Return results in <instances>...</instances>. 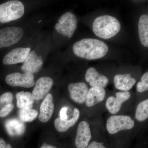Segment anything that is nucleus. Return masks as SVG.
<instances>
[{
    "label": "nucleus",
    "instance_id": "obj_20",
    "mask_svg": "<svg viewBox=\"0 0 148 148\" xmlns=\"http://www.w3.org/2000/svg\"><path fill=\"white\" fill-rule=\"evenodd\" d=\"M16 106L18 108L32 109L35 100L31 92L23 91L18 92L16 94Z\"/></svg>",
    "mask_w": 148,
    "mask_h": 148
},
{
    "label": "nucleus",
    "instance_id": "obj_22",
    "mask_svg": "<svg viewBox=\"0 0 148 148\" xmlns=\"http://www.w3.org/2000/svg\"><path fill=\"white\" fill-rule=\"evenodd\" d=\"M135 118L140 122H143L148 118V99L142 101L136 108Z\"/></svg>",
    "mask_w": 148,
    "mask_h": 148
},
{
    "label": "nucleus",
    "instance_id": "obj_19",
    "mask_svg": "<svg viewBox=\"0 0 148 148\" xmlns=\"http://www.w3.org/2000/svg\"><path fill=\"white\" fill-rule=\"evenodd\" d=\"M139 38L142 45L148 47V16L144 14L140 16L138 22Z\"/></svg>",
    "mask_w": 148,
    "mask_h": 148
},
{
    "label": "nucleus",
    "instance_id": "obj_9",
    "mask_svg": "<svg viewBox=\"0 0 148 148\" xmlns=\"http://www.w3.org/2000/svg\"><path fill=\"white\" fill-rule=\"evenodd\" d=\"M92 138L91 130L89 123L83 121L79 123L77 129L75 139V145L77 148H86L90 143Z\"/></svg>",
    "mask_w": 148,
    "mask_h": 148
},
{
    "label": "nucleus",
    "instance_id": "obj_18",
    "mask_svg": "<svg viewBox=\"0 0 148 148\" xmlns=\"http://www.w3.org/2000/svg\"><path fill=\"white\" fill-rule=\"evenodd\" d=\"M80 116V112L77 108L74 109L73 115L71 119L64 120L60 117L54 121V125L56 129L60 132H66L71 127H73L78 120Z\"/></svg>",
    "mask_w": 148,
    "mask_h": 148
},
{
    "label": "nucleus",
    "instance_id": "obj_17",
    "mask_svg": "<svg viewBox=\"0 0 148 148\" xmlns=\"http://www.w3.org/2000/svg\"><path fill=\"white\" fill-rule=\"evenodd\" d=\"M106 91L102 87H92L88 90L85 103L89 108L98 104L105 99Z\"/></svg>",
    "mask_w": 148,
    "mask_h": 148
},
{
    "label": "nucleus",
    "instance_id": "obj_5",
    "mask_svg": "<svg viewBox=\"0 0 148 148\" xmlns=\"http://www.w3.org/2000/svg\"><path fill=\"white\" fill-rule=\"evenodd\" d=\"M134 125L135 122L131 117L127 115L112 116L108 119L106 122L107 130L110 134L132 129Z\"/></svg>",
    "mask_w": 148,
    "mask_h": 148
},
{
    "label": "nucleus",
    "instance_id": "obj_8",
    "mask_svg": "<svg viewBox=\"0 0 148 148\" xmlns=\"http://www.w3.org/2000/svg\"><path fill=\"white\" fill-rule=\"evenodd\" d=\"M70 97L75 103L79 104L85 103L89 88L86 83H70L68 86Z\"/></svg>",
    "mask_w": 148,
    "mask_h": 148
},
{
    "label": "nucleus",
    "instance_id": "obj_15",
    "mask_svg": "<svg viewBox=\"0 0 148 148\" xmlns=\"http://www.w3.org/2000/svg\"><path fill=\"white\" fill-rule=\"evenodd\" d=\"M54 106L52 94L48 93L44 98L40 106L39 119L42 123L47 122L51 119L54 111Z\"/></svg>",
    "mask_w": 148,
    "mask_h": 148
},
{
    "label": "nucleus",
    "instance_id": "obj_14",
    "mask_svg": "<svg viewBox=\"0 0 148 148\" xmlns=\"http://www.w3.org/2000/svg\"><path fill=\"white\" fill-rule=\"evenodd\" d=\"M85 79L91 87H99L105 88L108 84L109 79L108 77L98 73L95 68L92 67L87 69Z\"/></svg>",
    "mask_w": 148,
    "mask_h": 148
},
{
    "label": "nucleus",
    "instance_id": "obj_4",
    "mask_svg": "<svg viewBox=\"0 0 148 148\" xmlns=\"http://www.w3.org/2000/svg\"><path fill=\"white\" fill-rule=\"evenodd\" d=\"M77 20L75 14L70 12L64 13L56 24L55 29L57 33L70 39L73 36L77 29Z\"/></svg>",
    "mask_w": 148,
    "mask_h": 148
},
{
    "label": "nucleus",
    "instance_id": "obj_6",
    "mask_svg": "<svg viewBox=\"0 0 148 148\" xmlns=\"http://www.w3.org/2000/svg\"><path fill=\"white\" fill-rule=\"evenodd\" d=\"M24 34V30L21 27H10L0 29V49L16 44Z\"/></svg>",
    "mask_w": 148,
    "mask_h": 148
},
{
    "label": "nucleus",
    "instance_id": "obj_28",
    "mask_svg": "<svg viewBox=\"0 0 148 148\" xmlns=\"http://www.w3.org/2000/svg\"><path fill=\"white\" fill-rule=\"evenodd\" d=\"M67 109L66 107H63L62 109H61V111L60 112V118L61 119L66 120L68 119V116H67Z\"/></svg>",
    "mask_w": 148,
    "mask_h": 148
},
{
    "label": "nucleus",
    "instance_id": "obj_12",
    "mask_svg": "<svg viewBox=\"0 0 148 148\" xmlns=\"http://www.w3.org/2000/svg\"><path fill=\"white\" fill-rule=\"evenodd\" d=\"M131 96L129 91L118 92L116 97L110 96L106 102V107L109 112L112 114H116L121 109L123 104L127 101Z\"/></svg>",
    "mask_w": 148,
    "mask_h": 148
},
{
    "label": "nucleus",
    "instance_id": "obj_30",
    "mask_svg": "<svg viewBox=\"0 0 148 148\" xmlns=\"http://www.w3.org/2000/svg\"><path fill=\"white\" fill-rule=\"evenodd\" d=\"M40 148H58L55 146L51 145H47V144H44Z\"/></svg>",
    "mask_w": 148,
    "mask_h": 148
},
{
    "label": "nucleus",
    "instance_id": "obj_21",
    "mask_svg": "<svg viewBox=\"0 0 148 148\" xmlns=\"http://www.w3.org/2000/svg\"><path fill=\"white\" fill-rule=\"evenodd\" d=\"M5 127L9 134L12 136L22 135L25 131V125L16 119L8 120L6 122Z\"/></svg>",
    "mask_w": 148,
    "mask_h": 148
},
{
    "label": "nucleus",
    "instance_id": "obj_26",
    "mask_svg": "<svg viewBox=\"0 0 148 148\" xmlns=\"http://www.w3.org/2000/svg\"><path fill=\"white\" fill-rule=\"evenodd\" d=\"M14 106L12 103L6 105L0 110V117H4L9 114L13 110Z\"/></svg>",
    "mask_w": 148,
    "mask_h": 148
},
{
    "label": "nucleus",
    "instance_id": "obj_13",
    "mask_svg": "<svg viewBox=\"0 0 148 148\" xmlns=\"http://www.w3.org/2000/svg\"><path fill=\"white\" fill-rule=\"evenodd\" d=\"M31 50L29 47L14 49L4 57L3 64L5 65H11L23 63Z\"/></svg>",
    "mask_w": 148,
    "mask_h": 148
},
{
    "label": "nucleus",
    "instance_id": "obj_25",
    "mask_svg": "<svg viewBox=\"0 0 148 148\" xmlns=\"http://www.w3.org/2000/svg\"><path fill=\"white\" fill-rule=\"evenodd\" d=\"M13 99V95L10 92H5L2 94L0 96V110L4 106L12 104Z\"/></svg>",
    "mask_w": 148,
    "mask_h": 148
},
{
    "label": "nucleus",
    "instance_id": "obj_29",
    "mask_svg": "<svg viewBox=\"0 0 148 148\" xmlns=\"http://www.w3.org/2000/svg\"><path fill=\"white\" fill-rule=\"evenodd\" d=\"M5 141L2 138H0V148H5L6 146Z\"/></svg>",
    "mask_w": 148,
    "mask_h": 148
},
{
    "label": "nucleus",
    "instance_id": "obj_3",
    "mask_svg": "<svg viewBox=\"0 0 148 148\" xmlns=\"http://www.w3.org/2000/svg\"><path fill=\"white\" fill-rule=\"evenodd\" d=\"M23 3L17 0H12L0 4V22L8 23L21 18L24 14Z\"/></svg>",
    "mask_w": 148,
    "mask_h": 148
},
{
    "label": "nucleus",
    "instance_id": "obj_16",
    "mask_svg": "<svg viewBox=\"0 0 148 148\" xmlns=\"http://www.w3.org/2000/svg\"><path fill=\"white\" fill-rule=\"evenodd\" d=\"M115 86L118 90L128 91L136 83V80L131 77V74H118L114 78Z\"/></svg>",
    "mask_w": 148,
    "mask_h": 148
},
{
    "label": "nucleus",
    "instance_id": "obj_2",
    "mask_svg": "<svg viewBox=\"0 0 148 148\" xmlns=\"http://www.w3.org/2000/svg\"><path fill=\"white\" fill-rule=\"evenodd\" d=\"M92 31L97 36L107 40L118 34L121 29L120 23L117 18L109 15L98 16L93 21Z\"/></svg>",
    "mask_w": 148,
    "mask_h": 148
},
{
    "label": "nucleus",
    "instance_id": "obj_23",
    "mask_svg": "<svg viewBox=\"0 0 148 148\" xmlns=\"http://www.w3.org/2000/svg\"><path fill=\"white\" fill-rule=\"evenodd\" d=\"M38 113L33 109H21L18 111V116L22 121L30 122L33 121L38 116Z\"/></svg>",
    "mask_w": 148,
    "mask_h": 148
},
{
    "label": "nucleus",
    "instance_id": "obj_11",
    "mask_svg": "<svg viewBox=\"0 0 148 148\" xmlns=\"http://www.w3.org/2000/svg\"><path fill=\"white\" fill-rule=\"evenodd\" d=\"M43 65L42 56L37 54L35 51L29 52L21 66L24 73L34 74L40 71Z\"/></svg>",
    "mask_w": 148,
    "mask_h": 148
},
{
    "label": "nucleus",
    "instance_id": "obj_10",
    "mask_svg": "<svg viewBox=\"0 0 148 148\" xmlns=\"http://www.w3.org/2000/svg\"><path fill=\"white\" fill-rule=\"evenodd\" d=\"M53 81L49 77H42L37 80L35 84L32 94L35 100L39 101L45 98L53 86Z\"/></svg>",
    "mask_w": 148,
    "mask_h": 148
},
{
    "label": "nucleus",
    "instance_id": "obj_1",
    "mask_svg": "<svg viewBox=\"0 0 148 148\" xmlns=\"http://www.w3.org/2000/svg\"><path fill=\"white\" fill-rule=\"evenodd\" d=\"M73 52L80 58L96 60L104 57L109 51L108 45L97 39L86 38L78 41L73 46Z\"/></svg>",
    "mask_w": 148,
    "mask_h": 148
},
{
    "label": "nucleus",
    "instance_id": "obj_24",
    "mask_svg": "<svg viewBox=\"0 0 148 148\" xmlns=\"http://www.w3.org/2000/svg\"><path fill=\"white\" fill-rule=\"evenodd\" d=\"M139 82L137 84V90L138 92H143L148 90V72L143 74Z\"/></svg>",
    "mask_w": 148,
    "mask_h": 148
},
{
    "label": "nucleus",
    "instance_id": "obj_7",
    "mask_svg": "<svg viewBox=\"0 0 148 148\" xmlns=\"http://www.w3.org/2000/svg\"><path fill=\"white\" fill-rule=\"evenodd\" d=\"M5 82L12 87H21L30 88L34 85V76L32 74L14 73L7 75Z\"/></svg>",
    "mask_w": 148,
    "mask_h": 148
},
{
    "label": "nucleus",
    "instance_id": "obj_27",
    "mask_svg": "<svg viewBox=\"0 0 148 148\" xmlns=\"http://www.w3.org/2000/svg\"><path fill=\"white\" fill-rule=\"evenodd\" d=\"M86 148H107L104 145V143L93 141L90 142Z\"/></svg>",
    "mask_w": 148,
    "mask_h": 148
},
{
    "label": "nucleus",
    "instance_id": "obj_31",
    "mask_svg": "<svg viewBox=\"0 0 148 148\" xmlns=\"http://www.w3.org/2000/svg\"><path fill=\"white\" fill-rule=\"evenodd\" d=\"M5 148H12V147L10 144H7V145H6Z\"/></svg>",
    "mask_w": 148,
    "mask_h": 148
}]
</instances>
